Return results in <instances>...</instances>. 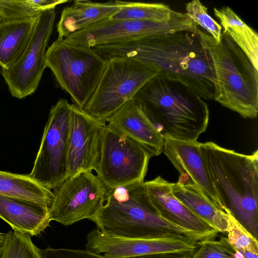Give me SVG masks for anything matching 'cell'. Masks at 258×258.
<instances>
[{
	"label": "cell",
	"instance_id": "obj_30",
	"mask_svg": "<svg viewBox=\"0 0 258 258\" xmlns=\"http://www.w3.org/2000/svg\"><path fill=\"white\" fill-rule=\"evenodd\" d=\"M42 251L43 258H105L87 249L49 247Z\"/></svg>",
	"mask_w": 258,
	"mask_h": 258
},
{
	"label": "cell",
	"instance_id": "obj_32",
	"mask_svg": "<svg viewBox=\"0 0 258 258\" xmlns=\"http://www.w3.org/2000/svg\"><path fill=\"white\" fill-rule=\"evenodd\" d=\"M195 251H181L177 252L157 253L132 258H191Z\"/></svg>",
	"mask_w": 258,
	"mask_h": 258
},
{
	"label": "cell",
	"instance_id": "obj_7",
	"mask_svg": "<svg viewBox=\"0 0 258 258\" xmlns=\"http://www.w3.org/2000/svg\"><path fill=\"white\" fill-rule=\"evenodd\" d=\"M160 72L157 68L133 58L110 57L106 60L100 80L83 109L106 122Z\"/></svg>",
	"mask_w": 258,
	"mask_h": 258
},
{
	"label": "cell",
	"instance_id": "obj_20",
	"mask_svg": "<svg viewBox=\"0 0 258 258\" xmlns=\"http://www.w3.org/2000/svg\"><path fill=\"white\" fill-rule=\"evenodd\" d=\"M38 16L12 19L0 23L1 69L10 68L24 51L34 33Z\"/></svg>",
	"mask_w": 258,
	"mask_h": 258
},
{
	"label": "cell",
	"instance_id": "obj_13",
	"mask_svg": "<svg viewBox=\"0 0 258 258\" xmlns=\"http://www.w3.org/2000/svg\"><path fill=\"white\" fill-rule=\"evenodd\" d=\"M85 249L105 258H132L146 255L195 251L198 242L188 237L130 238L105 233L97 228L88 233Z\"/></svg>",
	"mask_w": 258,
	"mask_h": 258
},
{
	"label": "cell",
	"instance_id": "obj_33",
	"mask_svg": "<svg viewBox=\"0 0 258 258\" xmlns=\"http://www.w3.org/2000/svg\"><path fill=\"white\" fill-rule=\"evenodd\" d=\"M8 233L0 232V258H2L7 240Z\"/></svg>",
	"mask_w": 258,
	"mask_h": 258
},
{
	"label": "cell",
	"instance_id": "obj_21",
	"mask_svg": "<svg viewBox=\"0 0 258 258\" xmlns=\"http://www.w3.org/2000/svg\"><path fill=\"white\" fill-rule=\"evenodd\" d=\"M173 195L197 215L212 225L219 232L228 227L227 214L210 201L195 185H182L170 183Z\"/></svg>",
	"mask_w": 258,
	"mask_h": 258
},
{
	"label": "cell",
	"instance_id": "obj_9",
	"mask_svg": "<svg viewBox=\"0 0 258 258\" xmlns=\"http://www.w3.org/2000/svg\"><path fill=\"white\" fill-rule=\"evenodd\" d=\"M71 104L60 99L50 108L40 145L29 175L53 190L67 178Z\"/></svg>",
	"mask_w": 258,
	"mask_h": 258
},
{
	"label": "cell",
	"instance_id": "obj_12",
	"mask_svg": "<svg viewBox=\"0 0 258 258\" xmlns=\"http://www.w3.org/2000/svg\"><path fill=\"white\" fill-rule=\"evenodd\" d=\"M107 190L92 171L67 177L52 191L53 199L48 208L51 221L69 226L89 219L97 210Z\"/></svg>",
	"mask_w": 258,
	"mask_h": 258
},
{
	"label": "cell",
	"instance_id": "obj_27",
	"mask_svg": "<svg viewBox=\"0 0 258 258\" xmlns=\"http://www.w3.org/2000/svg\"><path fill=\"white\" fill-rule=\"evenodd\" d=\"M226 230L227 240L236 250L258 253V241L229 212Z\"/></svg>",
	"mask_w": 258,
	"mask_h": 258
},
{
	"label": "cell",
	"instance_id": "obj_2",
	"mask_svg": "<svg viewBox=\"0 0 258 258\" xmlns=\"http://www.w3.org/2000/svg\"><path fill=\"white\" fill-rule=\"evenodd\" d=\"M200 148L224 212L230 213L257 239V150L244 155L212 142L200 143Z\"/></svg>",
	"mask_w": 258,
	"mask_h": 258
},
{
	"label": "cell",
	"instance_id": "obj_28",
	"mask_svg": "<svg viewBox=\"0 0 258 258\" xmlns=\"http://www.w3.org/2000/svg\"><path fill=\"white\" fill-rule=\"evenodd\" d=\"M185 14L198 26L206 30L219 42L222 34V27L208 13L206 7L199 0H192L185 4Z\"/></svg>",
	"mask_w": 258,
	"mask_h": 258
},
{
	"label": "cell",
	"instance_id": "obj_22",
	"mask_svg": "<svg viewBox=\"0 0 258 258\" xmlns=\"http://www.w3.org/2000/svg\"><path fill=\"white\" fill-rule=\"evenodd\" d=\"M214 12L223 29L222 32L229 36L258 70L257 33L228 6L214 8Z\"/></svg>",
	"mask_w": 258,
	"mask_h": 258
},
{
	"label": "cell",
	"instance_id": "obj_6",
	"mask_svg": "<svg viewBox=\"0 0 258 258\" xmlns=\"http://www.w3.org/2000/svg\"><path fill=\"white\" fill-rule=\"evenodd\" d=\"M46 67L74 104L84 109L105 69L106 60L93 48L67 43L57 38L45 53Z\"/></svg>",
	"mask_w": 258,
	"mask_h": 258
},
{
	"label": "cell",
	"instance_id": "obj_8",
	"mask_svg": "<svg viewBox=\"0 0 258 258\" xmlns=\"http://www.w3.org/2000/svg\"><path fill=\"white\" fill-rule=\"evenodd\" d=\"M152 157L141 144L106 123L97 176L107 189L143 182Z\"/></svg>",
	"mask_w": 258,
	"mask_h": 258
},
{
	"label": "cell",
	"instance_id": "obj_18",
	"mask_svg": "<svg viewBox=\"0 0 258 258\" xmlns=\"http://www.w3.org/2000/svg\"><path fill=\"white\" fill-rule=\"evenodd\" d=\"M0 218L8 223L14 231L31 236L40 234L51 222L47 206L2 195Z\"/></svg>",
	"mask_w": 258,
	"mask_h": 258
},
{
	"label": "cell",
	"instance_id": "obj_24",
	"mask_svg": "<svg viewBox=\"0 0 258 258\" xmlns=\"http://www.w3.org/2000/svg\"><path fill=\"white\" fill-rule=\"evenodd\" d=\"M117 1L119 9L109 18L111 19L163 21L169 19L175 12L162 3Z\"/></svg>",
	"mask_w": 258,
	"mask_h": 258
},
{
	"label": "cell",
	"instance_id": "obj_1",
	"mask_svg": "<svg viewBox=\"0 0 258 258\" xmlns=\"http://www.w3.org/2000/svg\"><path fill=\"white\" fill-rule=\"evenodd\" d=\"M106 60L114 56L133 58L157 68L204 100L214 99L216 79L207 49L197 31L151 36L93 48Z\"/></svg>",
	"mask_w": 258,
	"mask_h": 258
},
{
	"label": "cell",
	"instance_id": "obj_34",
	"mask_svg": "<svg viewBox=\"0 0 258 258\" xmlns=\"http://www.w3.org/2000/svg\"><path fill=\"white\" fill-rule=\"evenodd\" d=\"M242 254L243 258H258V253L247 251H239Z\"/></svg>",
	"mask_w": 258,
	"mask_h": 258
},
{
	"label": "cell",
	"instance_id": "obj_17",
	"mask_svg": "<svg viewBox=\"0 0 258 258\" xmlns=\"http://www.w3.org/2000/svg\"><path fill=\"white\" fill-rule=\"evenodd\" d=\"M106 123L141 144L152 157L163 151V138L147 116L137 96L109 117Z\"/></svg>",
	"mask_w": 258,
	"mask_h": 258
},
{
	"label": "cell",
	"instance_id": "obj_11",
	"mask_svg": "<svg viewBox=\"0 0 258 258\" xmlns=\"http://www.w3.org/2000/svg\"><path fill=\"white\" fill-rule=\"evenodd\" d=\"M55 18L54 9L41 12L31 39L15 63L1 74L11 95L22 99L34 93L46 67V47L53 31Z\"/></svg>",
	"mask_w": 258,
	"mask_h": 258
},
{
	"label": "cell",
	"instance_id": "obj_25",
	"mask_svg": "<svg viewBox=\"0 0 258 258\" xmlns=\"http://www.w3.org/2000/svg\"><path fill=\"white\" fill-rule=\"evenodd\" d=\"M31 237L14 230L8 232L2 258H43L42 250L33 243Z\"/></svg>",
	"mask_w": 258,
	"mask_h": 258
},
{
	"label": "cell",
	"instance_id": "obj_26",
	"mask_svg": "<svg viewBox=\"0 0 258 258\" xmlns=\"http://www.w3.org/2000/svg\"><path fill=\"white\" fill-rule=\"evenodd\" d=\"M191 258H243L241 253L234 249L225 237L219 240L200 241Z\"/></svg>",
	"mask_w": 258,
	"mask_h": 258
},
{
	"label": "cell",
	"instance_id": "obj_19",
	"mask_svg": "<svg viewBox=\"0 0 258 258\" xmlns=\"http://www.w3.org/2000/svg\"><path fill=\"white\" fill-rule=\"evenodd\" d=\"M119 9L117 1L106 3L75 1L61 12L56 26L58 38L63 39L73 33L108 19Z\"/></svg>",
	"mask_w": 258,
	"mask_h": 258
},
{
	"label": "cell",
	"instance_id": "obj_5",
	"mask_svg": "<svg viewBox=\"0 0 258 258\" xmlns=\"http://www.w3.org/2000/svg\"><path fill=\"white\" fill-rule=\"evenodd\" d=\"M196 31L211 58L216 79L214 99L244 118L258 113V70L226 33L215 39L199 26Z\"/></svg>",
	"mask_w": 258,
	"mask_h": 258
},
{
	"label": "cell",
	"instance_id": "obj_3",
	"mask_svg": "<svg viewBox=\"0 0 258 258\" xmlns=\"http://www.w3.org/2000/svg\"><path fill=\"white\" fill-rule=\"evenodd\" d=\"M89 220L101 231L113 236L194 239L185 229L161 215L151 201L145 181L107 189L97 210Z\"/></svg>",
	"mask_w": 258,
	"mask_h": 258
},
{
	"label": "cell",
	"instance_id": "obj_29",
	"mask_svg": "<svg viewBox=\"0 0 258 258\" xmlns=\"http://www.w3.org/2000/svg\"><path fill=\"white\" fill-rule=\"evenodd\" d=\"M41 13L29 6L25 0H0V23L12 19L36 17Z\"/></svg>",
	"mask_w": 258,
	"mask_h": 258
},
{
	"label": "cell",
	"instance_id": "obj_31",
	"mask_svg": "<svg viewBox=\"0 0 258 258\" xmlns=\"http://www.w3.org/2000/svg\"><path fill=\"white\" fill-rule=\"evenodd\" d=\"M25 2L34 9L42 12L54 9L57 5L68 1L66 0H25Z\"/></svg>",
	"mask_w": 258,
	"mask_h": 258
},
{
	"label": "cell",
	"instance_id": "obj_23",
	"mask_svg": "<svg viewBox=\"0 0 258 258\" xmlns=\"http://www.w3.org/2000/svg\"><path fill=\"white\" fill-rule=\"evenodd\" d=\"M0 195L50 206L53 194L35 181L29 174L0 170Z\"/></svg>",
	"mask_w": 258,
	"mask_h": 258
},
{
	"label": "cell",
	"instance_id": "obj_16",
	"mask_svg": "<svg viewBox=\"0 0 258 258\" xmlns=\"http://www.w3.org/2000/svg\"><path fill=\"white\" fill-rule=\"evenodd\" d=\"M148 195L161 215L187 231L198 242L214 239L219 232L178 200L170 183L160 176L145 182Z\"/></svg>",
	"mask_w": 258,
	"mask_h": 258
},
{
	"label": "cell",
	"instance_id": "obj_4",
	"mask_svg": "<svg viewBox=\"0 0 258 258\" xmlns=\"http://www.w3.org/2000/svg\"><path fill=\"white\" fill-rule=\"evenodd\" d=\"M162 138L197 141L209 120L207 103L181 83L159 73L136 95Z\"/></svg>",
	"mask_w": 258,
	"mask_h": 258
},
{
	"label": "cell",
	"instance_id": "obj_10",
	"mask_svg": "<svg viewBox=\"0 0 258 258\" xmlns=\"http://www.w3.org/2000/svg\"><path fill=\"white\" fill-rule=\"evenodd\" d=\"M197 26L185 13L175 11L169 19L163 21L106 19L73 33L63 40L68 43L93 48L151 36L182 31L194 32Z\"/></svg>",
	"mask_w": 258,
	"mask_h": 258
},
{
	"label": "cell",
	"instance_id": "obj_14",
	"mask_svg": "<svg viewBox=\"0 0 258 258\" xmlns=\"http://www.w3.org/2000/svg\"><path fill=\"white\" fill-rule=\"evenodd\" d=\"M106 123L71 104L67 178L97 171Z\"/></svg>",
	"mask_w": 258,
	"mask_h": 258
},
{
	"label": "cell",
	"instance_id": "obj_15",
	"mask_svg": "<svg viewBox=\"0 0 258 258\" xmlns=\"http://www.w3.org/2000/svg\"><path fill=\"white\" fill-rule=\"evenodd\" d=\"M163 152L179 173L177 183L195 185L210 201L224 212L206 166L197 141L163 138Z\"/></svg>",
	"mask_w": 258,
	"mask_h": 258
}]
</instances>
